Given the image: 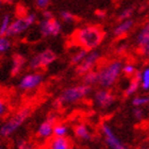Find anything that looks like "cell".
<instances>
[{
	"instance_id": "1",
	"label": "cell",
	"mask_w": 149,
	"mask_h": 149,
	"mask_svg": "<svg viewBox=\"0 0 149 149\" xmlns=\"http://www.w3.org/2000/svg\"><path fill=\"white\" fill-rule=\"evenodd\" d=\"M104 31L100 26H85L83 28L77 29L72 33V38L74 43L81 48L88 50H95L104 38Z\"/></svg>"
},
{
	"instance_id": "2",
	"label": "cell",
	"mask_w": 149,
	"mask_h": 149,
	"mask_svg": "<svg viewBox=\"0 0 149 149\" xmlns=\"http://www.w3.org/2000/svg\"><path fill=\"white\" fill-rule=\"evenodd\" d=\"M92 93V86L87 84H78L74 86H69L63 91L53 102L54 107L61 106H69V104H74L81 100L85 99L90 94Z\"/></svg>"
},
{
	"instance_id": "3",
	"label": "cell",
	"mask_w": 149,
	"mask_h": 149,
	"mask_svg": "<svg viewBox=\"0 0 149 149\" xmlns=\"http://www.w3.org/2000/svg\"><path fill=\"white\" fill-rule=\"evenodd\" d=\"M123 66L120 60H113L104 64L98 70V84L103 88L114 86L123 72Z\"/></svg>"
},
{
	"instance_id": "4",
	"label": "cell",
	"mask_w": 149,
	"mask_h": 149,
	"mask_svg": "<svg viewBox=\"0 0 149 149\" xmlns=\"http://www.w3.org/2000/svg\"><path fill=\"white\" fill-rule=\"evenodd\" d=\"M30 114H31V111L28 108H24L18 112H16L13 116H11L9 119H6L4 123L0 125V136L3 139L12 136L28 120Z\"/></svg>"
},
{
	"instance_id": "5",
	"label": "cell",
	"mask_w": 149,
	"mask_h": 149,
	"mask_svg": "<svg viewBox=\"0 0 149 149\" xmlns=\"http://www.w3.org/2000/svg\"><path fill=\"white\" fill-rule=\"evenodd\" d=\"M36 19L37 15L35 13H29V14L22 16V17H17L10 24L9 29L6 31V36L14 37L24 33L29 27L34 25L36 22Z\"/></svg>"
},
{
	"instance_id": "6",
	"label": "cell",
	"mask_w": 149,
	"mask_h": 149,
	"mask_svg": "<svg viewBox=\"0 0 149 149\" xmlns=\"http://www.w3.org/2000/svg\"><path fill=\"white\" fill-rule=\"evenodd\" d=\"M56 60V53L50 48L43 50L42 52L36 53L29 61V68L32 70H38V69L45 68L50 64H52Z\"/></svg>"
},
{
	"instance_id": "7",
	"label": "cell",
	"mask_w": 149,
	"mask_h": 149,
	"mask_svg": "<svg viewBox=\"0 0 149 149\" xmlns=\"http://www.w3.org/2000/svg\"><path fill=\"white\" fill-rule=\"evenodd\" d=\"M93 101L97 108L101 110H106L111 108L115 102V96L112 93L110 88H103L101 87L100 90H97L94 93Z\"/></svg>"
},
{
	"instance_id": "8",
	"label": "cell",
	"mask_w": 149,
	"mask_h": 149,
	"mask_svg": "<svg viewBox=\"0 0 149 149\" xmlns=\"http://www.w3.org/2000/svg\"><path fill=\"white\" fill-rule=\"evenodd\" d=\"M43 74H40V72L35 70L33 72H29V74H26L22 76V79L19 80L18 88L24 91V92L35 90L36 87H38L40 84L43 83Z\"/></svg>"
},
{
	"instance_id": "9",
	"label": "cell",
	"mask_w": 149,
	"mask_h": 149,
	"mask_svg": "<svg viewBox=\"0 0 149 149\" xmlns=\"http://www.w3.org/2000/svg\"><path fill=\"white\" fill-rule=\"evenodd\" d=\"M101 59V54L99 51L97 50H91L86 54V56L84 58V60L77 66L76 68V74L78 76L82 77L84 74H86L87 72H90L94 67L97 65V63L99 62V60Z\"/></svg>"
},
{
	"instance_id": "10",
	"label": "cell",
	"mask_w": 149,
	"mask_h": 149,
	"mask_svg": "<svg viewBox=\"0 0 149 149\" xmlns=\"http://www.w3.org/2000/svg\"><path fill=\"white\" fill-rule=\"evenodd\" d=\"M62 25L56 18L46 19L43 18V20L40 22V32L44 37L48 36H58L61 33Z\"/></svg>"
},
{
	"instance_id": "11",
	"label": "cell",
	"mask_w": 149,
	"mask_h": 149,
	"mask_svg": "<svg viewBox=\"0 0 149 149\" xmlns=\"http://www.w3.org/2000/svg\"><path fill=\"white\" fill-rule=\"evenodd\" d=\"M56 124V115L50 114L48 115V117L44 121H42V124L37 127L36 134L37 136L42 139V140H48L50 137L53 136V128L54 125Z\"/></svg>"
},
{
	"instance_id": "12",
	"label": "cell",
	"mask_w": 149,
	"mask_h": 149,
	"mask_svg": "<svg viewBox=\"0 0 149 149\" xmlns=\"http://www.w3.org/2000/svg\"><path fill=\"white\" fill-rule=\"evenodd\" d=\"M101 132L103 134V137L106 140L107 145L111 149H127L123 142L117 137V135L115 134V132L112 130V128L110 127L108 124H102L101 126Z\"/></svg>"
},
{
	"instance_id": "13",
	"label": "cell",
	"mask_w": 149,
	"mask_h": 149,
	"mask_svg": "<svg viewBox=\"0 0 149 149\" xmlns=\"http://www.w3.org/2000/svg\"><path fill=\"white\" fill-rule=\"evenodd\" d=\"M134 27V20L133 19H126V20H121L113 30V34L116 37H121L124 35L128 34L129 32L133 29Z\"/></svg>"
},
{
	"instance_id": "14",
	"label": "cell",
	"mask_w": 149,
	"mask_h": 149,
	"mask_svg": "<svg viewBox=\"0 0 149 149\" xmlns=\"http://www.w3.org/2000/svg\"><path fill=\"white\" fill-rule=\"evenodd\" d=\"M74 133L76 135V137H78L81 141H91L93 137V133L91 129L88 128V126L85 124H78L74 126Z\"/></svg>"
},
{
	"instance_id": "15",
	"label": "cell",
	"mask_w": 149,
	"mask_h": 149,
	"mask_svg": "<svg viewBox=\"0 0 149 149\" xmlns=\"http://www.w3.org/2000/svg\"><path fill=\"white\" fill-rule=\"evenodd\" d=\"M48 149H74L67 137H53L50 141Z\"/></svg>"
},
{
	"instance_id": "16",
	"label": "cell",
	"mask_w": 149,
	"mask_h": 149,
	"mask_svg": "<svg viewBox=\"0 0 149 149\" xmlns=\"http://www.w3.org/2000/svg\"><path fill=\"white\" fill-rule=\"evenodd\" d=\"M140 79H141V72H136L135 74L133 76V78H132V80L130 81V83L128 84L126 91H125V96L130 97V96H133L134 94L136 93L141 86Z\"/></svg>"
},
{
	"instance_id": "17",
	"label": "cell",
	"mask_w": 149,
	"mask_h": 149,
	"mask_svg": "<svg viewBox=\"0 0 149 149\" xmlns=\"http://www.w3.org/2000/svg\"><path fill=\"white\" fill-rule=\"evenodd\" d=\"M25 63H26V60L24 56H19V54H15V56H13L12 67H11V76L15 77V76L20 74L22 70L24 69Z\"/></svg>"
},
{
	"instance_id": "18",
	"label": "cell",
	"mask_w": 149,
	"mask_h": 149,
	"mask_svg": "<svg viewBox=\"0 0 149 149\" xmlns=\"http://www.w3.org/2000/svg\"><path fill=\"white\" fill-rule=\"evenodd\" d=\"M149 40V20L146 22L141 28V30L137 32L136 37H135V44L137 47L143 46L144 44Z\"/></svg>"
},
{
	"instance_id": "19",
	"label": "cell",
	"mask_w": 149,
	"mask_h": 149,
	"mask_svg": "<svg viewBox=\"0 0 149 149\" xmlns=\"http://www.w3.org/2000/svg\"><path fill=\"white\" fill-rule=\"evenodd\" d=\"M82 81L84 84H87L90 86L98 84V70L92 69L90 72H87L86 74H84L82 76Z\"/></svg>"
},
{
	"instance_id": "20",
	"label": "cell",
	"mask_w": 149,
	"mask_h": 149,
	"mask_svg": "<svg viewBox=\"0 0 149 149\" xmlns=\"http://www.w3.org/2000/svg\"><path fill=\"white\" fill-rule=\"evenodd\" d=\"M69 133V129L65 124L56 123L53 128V136L56 137H67Z\"/></svg>"
},
{
	"instance_id": "21",
	"label": "cell",
	"mask_w": 149,
	"mask_h": 149,
	"mask_svg": "<svg viewBox=\"0 0 149 149\" xmlns=\"http://www.w3.org/2000/svg\"><path fill=\"white\" fill-rule=\"evenodd\" d=\"M87 53H88V50L84 49V48H81L80 50H78L77 52L74 53L72 56V58H70V64L74 66H78L83 61Z\"/></svg>"
},
{
	"instance_id": "22",
	"label": "cell",
	"mask_w": 149,
	"mask_h": 149,
	"mask_svg": "<svg viewBox=\"0 0 149 149\" xmlns=\"http://www.w3.org/2000/svg\"><path fill=\"white\" fill-rule=\"evenodd\" d=\"M141 87L143 88L144 91L148 92L149 91V66L148 67H145V68L141 72Z\"/></svg>"
},
{
	"instance_id": "23",
	"label": "cell",
	"mask_w": 149,
	"mask_h": 149,
	"mask_svg": "<svg viewBox=\"0 0 149 149\" xmlns=\"http://www.w3.org/2000/svg\"><path fill=\"white\" fill-rule=\"evenodd\" d=\"M10 24H11V15L9 13H6L2 16L1 22H0V36L6 35V31L9 29Z\"/></svg>"
},
{
	"instance_id": "24",
	"label": "cell",
	"mask_w": 149,
	"mask_h": 149,
	"mask_svg": "<svg viewBox=\"0 0 149 149\" xmlns=\"http://www.w3.org/2000/svg\"><path fill=\"white\" fill-rule=\"evenodd\" d=\"M11 47H12V42L9 36L6 35L0 36V54H3L4 52L9 51Z\"/></svg>"
},
{
	"instance_id": "25",
	"label": "cell",
	"mask_w": 149,
	"mask_h": 149,
	"mask_svg": "<svg viewBox=\"0 0 149 149\" xmlns=\"http://www.w3.org/2000/svg\"><path fill=\"white\" fill-rule=\"evenodd\" d=\"M60 18L65 22H76L78 20L77 16L74 15L72 12H69V11H65V10L60 12Z\"/></svg>"
},
{
	"instance_id": "26",
	"label": "cell",
	"mask_w": 149,
	"mask_h": 149,
	"mask_svg": "<svg viewBox=\"0 0 149 149\" xmlns=\"http://www.w3.org/2000/svg\"><path fill=\"white\" fill-rule=\"evenodd\" d=\"M149 103V96H135L132 99V104L133 107H139V108H142V107L147 106Z\"/></svg>"
},
{
	"instance_id": "27",
	"label": "cell",
	"mask_w": 149,
	"mask_h": 149,
	"mask_svg": "<svg viewBox=\"0 0 149 149\" xmlns=\"http://www.w3.org/2000/svg\"><path fill=\"white\" fill-rule=\"evenodd\" d=\"M10 114V108L6 101L0 96V119L6 118Z\"/></svg>"
},
{
	"instance_id": "28",
	"label": "cell",
	"mask_w": 149,
	"mask_h": 149,
	"mask_svg": "<svg viewBox=\"0 0 149 149\" xmlns=\"http://www.w3.org/2000/svg\"><path fill=\"white\" fill-rule=\"evenodd\" d=\"M134 13V9L132 6H129V8H126L125 10H123L119 15H118V20L121 22V20H126V19L131 18V16L133 15Z\"/></svg>"
},
{
	"instance_id": "29",
	"label": "cell",
	"mask_w": 149,
	"mask_h": 149,
	"mask_svg": "<svg viewBox=\"0 0 149 149\" xmlns=\"http://www.w3.org/2000/svg\"><path fill=\"white\" fill-rule=\"evenodd\" d=\"M136 72L137 70L135 68V66L133 64H131V63H127V64H125L123 66V74L125 76H127V77H133Z\"/></svg>"
},
{
	"instance_id": "30",
	"label": "cell",
	"mask_w": 149,
	"mask_h": 149,
	"mask_svg": "<svg viewBox=\"0 0 149 149\" xmlns=\"http://www.w3.org/2000/svg\"><path fill=\"white\" fill-rule=\"evenodd\" d=\"M16 148L17 149H34L33 145H32L29 141L25 140V139H20L17 141L16 143Z\"/></svg>"
},
{
	"instance_id": "31",
	"label": "cell",
	"mask_w": 149,
	"mask_h": 149,
	"mask_svg": "<svg viewBox=\"0 0 149 149\" xmlns=\"http://www.w3.org/2000/svg\"><path fill=\"white\" fill-rule=\"evenodd\" d=\"M50 1L51 0H35V6L38 10H46L50 6Z\"/></svg>"
},
{
	"instance_id": "32",
	"label": "cell",
	"mask_w": 149,
	"mask_h": 149,
	"mask_svg": "<svg viewBox=\"0 0 149 149\" xmlns=\"http://www.w3.org/2000/svg\"><path fill=\"white\" fill-rule=\"evenodd\" d=\"M132 114H133V117L135 118L136 120H141V119H143V117H144L143 109H141V108H139V107H134Z\"/></svg>"
},
{
	"instance_id": "33",
	"label": "cell",
	"mask_w": 149,
	"mask_h": 149,
	"mask_svg": "<svg viewBox=\"0 0 149 149\" xmlns=\"http://www.w3.org/2000/svg\"><path fill=\"white\" fill-rule=\"evenodd\" d=\"M139 51L144 58H148L149 59V40L144 44L143 46L139 47Z\"/></svg>"
},
{
	"instance_id": "34",
	"label": "cell",
	"mask_w": 149,
	"mask_h": 149,
	"mask_svg": "<svg viewBox=\"0 0 149 149\" xmlns=\"http://www.w3.org/2000/svg\"><path fill=\"white\" fill-rule=\"evenodd\" d=\"M43 18H46V19H49V18H52L53 17V14L52 12H50V11H48V10H44L43 11Z\"/></svg>"
},
{
	"instance_id": "35",
	"label": "cell",
	"mask_w": 149,
	"mask_h": 149,
	"mask_svg": "<svg viewBox=\"0 0 149 149\" xmlns=\"http://www.w3.org/2000/svg\"><path fill=\"white\" fill-rule=\"evenodd\" d=\"M127 48H128V45H126V44H124V45H119V46L117 47L116 51H117L118 53H124V52H126Z\"/></svg>"
},
{
	"instance_id": "36",
	"label": "cell",
	"mask_w": 149,
	"mask_h": 149,
	"mask_svg": "<svg viewBox=\"0 0 149 149\" xmlns=\"http://www.w3.org/2000/svg\"><path fill=\"white\" fill-rule=\"evenodd\" d=\"M96 15L98 16V17H100V18H103V17H106L107 12L106 11H103V10H97Z\"/></svg>"
},
{
	"instance_id": "37",
	"label": "cell",
	"mask_w": 149,
	"mask_h": 149,
	"mask_svg": "<svg viewBox=\"0 0 149 149\" xmlns=\"http://www.w3.org/2000/svg\"><path fill=\"white\" fill-rule=\"evenodd\" d=\"M1 6H2V0H0V8H1Z\"/></svg>"
},
{
	"instance_id": "38",
	"label": "cell",
	"mask_w": 149,
	"mask_h": 149,
	"mask_svg": "<svg viewBox=\"0 0 149 149\" xmlns=\"http://www.w3.org/2000/svg\"><path fill=\"white\" fill-rule=\"evenodd\" d=\"M0 149H4V148L2 147V145H0Z\"/></svg>"
},
{
	"instance_id": "39",
	"label": "cell",
	"mask_w": 149,
	"mask_h": 149,
	"mask_svg": "<svg viewBox=\"0 0 149 149\" xmlns=\"http://www.w3.org/2000/svg\"><path fill=\"white\" fill-rule=\"evenodd\" d=\"M147 108H148V110H149V103H148V104H147Z\"/></svg>"
}]
</instances>
